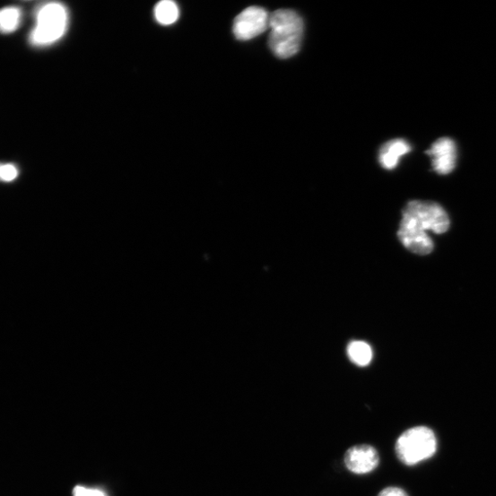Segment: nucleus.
<instances>
[{
	"mask_svg": "<svg viewBox=\"0 0 496 496\" xmlns=\"http://www.w3.org/2000/svg\"><path fill=\"white\" fill-rule=\"evenodd\" d=\"M155 17L162 25H171L175 23L179 17V10L177 4L169 0L160 3L155 8Z\"/></svg>",
	"mask_w": 496,
	"mask_h": 496,
	"instance_id": "obj_12",
	"label": "nucleus"
},
{
	"mask_svg": "<svg viewBox=\"0 0 496 496\" xmlns=\"http://www.w3.org/2000/svg\"><path fill=\"white\" fill-rule=\"evenodd\" d=\"M270 14L260 7H249L235 20L233 31L237 39L248 41L269 28Z\"/></svg>",
	"mask_w": 496,
	"mask_h": 496,
	"instance_id": "obj_5",
	"label": "nucleus"
},
{
	"mask_svg": "<svg viewBox=\"0 0 496 496\" xmlns=\"http://www.w3.org/2000/svg\"><path fill=\"white\" fill-rule=\"evenodd\" d=\"M396 451L403 464L408 466L421 464L436 453V436L426 427L410 429L397 439Z\"/></svg>",
	"mask_w": 496,
	"mask_h": 496,
	"instance_id": "obj_3",
	"label": "nucleus"
},
{
	"mask_svg": "<svg viewBox=\"0 0 496 496\" xmlns=\"http://www.w3.org/2000/svg\"><path fill=\"white\" fill-rule=\"evenodd\" d=\"M398 238L403 246L414 254L426 256L434 250L433 240L422 229L400 224Z\"/></svg>",
	"mask_w": 496,
	"mask_h": 496,
	"instance_id": "obj_8",
	"label": "nucleus"
},
{
	"mask_svg": "<svg viewBox=\"0 0 496 496\" xmlns=\"http://www.w3.org/2000/svg\"><path fill=\"white\" fill-rule=\"evenodd\" d=\"M348 355L354 364L366 367L371 362L373 352L366 342L353 341L348 347Z\"/></svg>",
	"mask_w": 496,
	"mask_h": 496,
	"instance_id": "obj_10",
	"label": "nucleus"
},
{
	"mask_svg": "<svg viewBox=\"0 0 496 496\" xmlns=\"http://www.w3.org/2000/svg\"><path fill=\"white\" fill-rule=\"evenodd\" d=\"M19 171L13 164H0V180L11 182L17 178Z\"/></svg>",
	"mask_w": 496,
	"mask_h": 496,
	"instance_id": "obj_13",
	"label": "nucleus"
},
{
	"mask_svg": "<svg viewBox=\"0 0 496 496\" xmlns=\"http://www.w3.org/2000/svg\"><path fill=\"white\" fill-rule=\"evenodd\" d=\"M411 151L410 144L404 139H395L381 146L379 152V161L386 170H395L400 159Z\"/></svg>",
	"mask_w": 496,
	"mask_h": 496,
	"instance_id": "obj_9",
	"label": "nucleus"
},
{
	"mask_svg": "<svg viewBox=\"0 0 496 496\" xmlns=\"http://www.w3.org/2000/svg\"><path fill=\"white\" fill-rule=\"evenodd\" d=\"M269 46L281 59L295 56L300 48L303 37V22L300 15L291 10H278L271 14Z\"/></svg>",
	"mask_w": 496,
	"mask_h": 496,
	"instance_id": "obj_1",
	"label": "nucleus"
},
{
	"mask_svg": "<svg viewBox=\"0 0 496 496\" xmlns=\"http://www.w3.org/2000/svg\"><path fill=\"white\" fill-rule=\"evenodd\" d=\"M73 496H108V494L99 488H88L79 485L74 488Z\"/></svg>",
	"mask_w": 496,
	"mask_h": 496,
	"instance_id": "obj_14",
	"label": "nucleus"
},
{
	"mask_svg": "<svg viewBox=\"0 0 496 496\" xmlns=\"http://www.w3.org/2000/svg\"><path fill=\"white\" fill-rule=\"evenodd\" d=\"M22 19V10L17 7L0 10V32L9 34L17 30L21 26Z\"/></svg>",
	"mask_w": 496,
	"mask_h": 496,
	"instance_id": "obj_11",
	"label": "nucleus"
},
{
	"mask_svg": "<svg viewBox=\"0 0 496 496\" xmlns=\"http://www.w3.org/2000/svg\"><path fill=\"white\" fill-rule=\"evenodd\" d=\"M378 496H408L407 493L398 487H388L381 491Z\"/></svg>",
	"mask_w": 496,
	"mask_h": 496,
	"instance_id": "obj_15",
	"label": "nucleus"
},
{
	"mask_svg": "<svg viewBox=\"0 0 496 496\" xmlns=\"http://www.w3.org/2000/svg\"><path fill=\"white\" fill-rule=\"evenodd\" d=\"M426 154L432 159V167L439 175L451 173L457 162V146L455 142L448 137L438 139Z\"/></svg>",
	"mask_w": 496,
	"mask_h": 496,
	"instance_id": "obj_6",
	"label": "nucleus"
},
{
	"mask_svg": "<svg viewBox=\"0 0 496 496\" xmlns=\"http://www.w3.org/2000/svg\"><path fill=\"white\" fill-rule=\"evenodd\" d=\"M67 9L59 3L46 4L37 9L35 26L29 35V42L36 48H44L58 42L68 28Z\"/></svg>",
	"mask_w": 496,
	"mask_h": 496,
	"instance_id": "obj_2",
	"label": "nucleus"
},
{
	"mask_svg": "<svg viewBox=\"0 0 496 496\" xmlns=\"http://www.w3.org/2000/svg\"><path fill=\"white\" fill-rule=\"evenodd\" d=\"M344 461L349 471L362 475L371 473L378 467L379 457L373 447L359 445L348 449Z\"/></svg>",
	"mask_w": 496,
	"mask_h": 496,
	"instance_id": "obj_7",
	"label": "nucleus"
},
{
	"mask_svg": "<svg viewBox=\"0 0 496 496\" xmlns=\"http://www.w3.org/2000/svg\"><path fill=\"white\" fill-rule=\"evenodd\" d=\"M400 224L442 235L448 232L450 220L444 208L437 203L411 201L403 211Z\"/></svg>",
	"mask_w": 496,
	"mask_h": 496,
	"instance_id": "obj_4",
	"label": "nucleus"
}]
</instances>
